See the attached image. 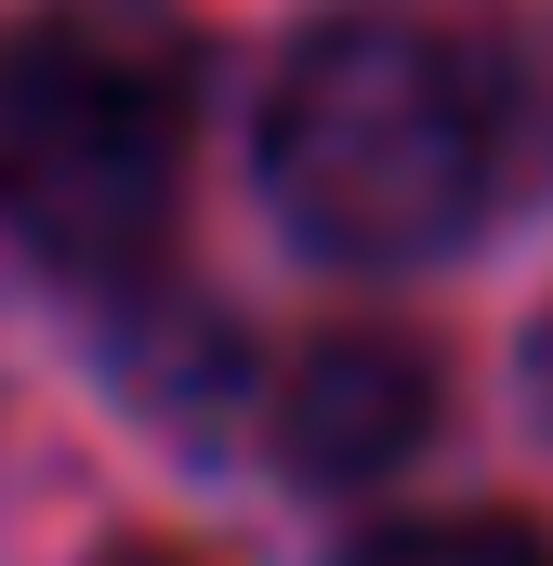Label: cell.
<instances>
[{
  "label": "cell",
  "mask_w": 553,
  "mask_h": 566,
  "mask_svg": "<svg viewBox=\"0 0 553 566\" xmlns=\"http://www.w3.org/2000/svg\"><path fill=\"white\" fill-rule=\"evenodd\" d=\"M501 80L435 13H343L264 93V198L343 264H421L488 211Z\"/></svg>",
  "instance_id": "1"
},
{
  "label": "cell",
  "mask_w": 553,
  "mask_h": 566,
  "mask_svg": "<svg viewBox=\"0 0 553 566\" xmlns=\"http://www.w3.org/2000/svg\"><path fill=\"white\" fill-rule=\"evenodd\" d=\"M106 566H185V554H106Z\"/></svg>",
  "instance_id": "6"
},
{
  "label": "cell",
  "mask_w": 553,
  "mask_h": 566,
  "mask_svg": "<svg viewBox=\"0 0 553 566\" xmlns=\"http://www.w3.org/2000/svg\"><path fill=\"white\" fill-rule=\"evenodd\" d=\"M356 566H553V541L528 514H421V527L356 541Z\"/></svg>",
  "instance_id": "4"
},
{
  "label": "cell",
  "mask_w": 553,
  "mask_h": 566,
  "mask_svg": "<svg viewBox=\"0 0 553 566\" xmlns=\"http://www.w3.org/2000/svg\"><path fill=\"white\" fill-rule=\"evenodd\" d=\"M435 422H448V382H435V356L396 343V329H343V343H316V356L276 382V461L316 474V488L396 474Z\"/></svg>",
  "instance_id": "3"
},
{
  "label": "cell",
  "mask_w": 553,
  "mask_h": 566,
  "mask_svg": "<svg viewBox=\"0 0 553 566\" xmlns=\"http://www.w3.org/2000/svg\"><path fill=\"white\" fill-rule=\"evenodd\" d=\"M541 409H553V329H541Z\"/></svg>",
  "instance_id": "5"
},
{
  "label": "cell",
  "mask_w": 553,
  "mask_h": 566,
  "mask_svg": "<svg viewBox=\"0 0 553 566\" xmlns=\"http://www.w3.org/2000/svg\"><path fill=\"white\" fill-rule=\"evenodd\" d=\"M198 66L158 27L53 13L0 53V224L53 277H133L171 224Z\"/></svg>",
  "instance_id": "2"
}]
</instances>
